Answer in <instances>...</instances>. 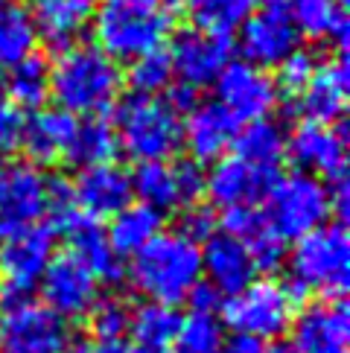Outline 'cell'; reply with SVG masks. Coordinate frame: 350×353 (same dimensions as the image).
I'll return each instance as SVG.
<instances>
[{
  "label": "cell",
  "mask_w": 350,
  "mask_h": 353,
  "mask_svg": "<svg viewBox=\"0 0 350 353\" xmlns=\"http://www.w3.org/2000/svg\"><path fill=\"white\" fill-rule=\"evenodd\" d=\"M155 234H161V213L137 201V205L123 208L117 216H111L105 236H108V245L114 248V254L123 257V254L141 251Z\"/></svg>",
  "instance_id": "31"
},
{
  "label": "cell",
  "mask_w": 350,
  "mask_h": 353,
  "mask_svg": "<svg viewBox=\"0 0 350 353\" xmlns=\"http://www.w3.org/2000/svg\"><path fill=\"white\" fill-rule=\"evenodd\" d=\"M132 179V196L141 199V205L152 208L155 213H172L181 210V196L178 184H175L172 163L167 161H152V163H137V170L129 175Z\"/></svg>",
  "instance_id": "30"
},
{
  "label": "cell",
  "mask_w": 350,
  "mask_h": 353,
  "mask_svg": "<svg viewBox=\"0 0 350 353\" xmlns=\"http://www.w3.org/2000/svg\"><path fill=\"white\" fill-rule=\"evenodd\" d=\"M79 353H141L129 339H108V342H94L82 347Z\"/></svg>",
  "instance_id": "44"
},
{
  "label": "cell",
  "mask_w": 350,
  "mask_h": 353,
  "mask_svg": "<svg viewBox=\"0 0 350 353\" xmlns=\"http://www.w3.org/2000/svg\"><path fill=\"white\" fill-rule=\"evenodd\" d=\"M172 172H175V184H178L181 205L184 208L196 205V201L205 196V170H202V163H196L193 158H181V161L172 163Z\"/></svg>",
  "instance_id": "39"
},
{
  "label": "cell",
  "mask_w": 350,
  "mask_h": 353,
  "mask_svg": "<svg viewBox=\"0 0 350 353\" xmlns=\"http://www.w3.org/2000/svg\"><path fill=\"white\" fill-rule=\"evenodd\" d=\"M167 56L172 65V77H178L181 85H190L198 91V88L219 79V73L234 56V39L231 35L198 32L190 27L175 35Z\"/></svg>",
  "instance_id": "13"
},
{
  "label": "cell",
  "mask_w": 350,
  "mask_h": 353,
  "mask_svg": "<svg viewBox=\"0 0 350 353\" xmlns=\"http://www.w3.org/2000/svg\"><path fill=\"white\" fill-rule=\"evenodd\" d=\"M347 53L339 50V56L321 65L304 91L292 97V108L304 117V123L333 125L342 120L347 103Z\"/></svg>",
  "instance_id": "18"
},
{
  "label": "cell",
  "mask_w": 350,
  "mask_h": 353,
  "mask_svg": "<svg viewBox=\"0 0 350 353\" xmlns=\"http://www.w3.org/2000/svg\"><path fill=\"white\" fill-rule=\"evenodd\" d=\"M187 304L193 307V312L216 315V310H222V295H219L207 281H198V283L193 286V292L187 295Z\"/></svg>",
  "instance_id": "41"
},
{
  "label": "cell",
  "mask_w": 350,
  "mask_h": 353,
  "mask_svg": "<svg viewBox=\"0 0 350 353\" xmlns=\"http://www.w3.org/2000/svg\"><path fill=\"white\" fill-rule=\"evenodd\" d=\"M181 0H99L94 9L96 47L114 61H134L169 35Z\"/></svg>",
  "instance_id": "1"
},
{
  "label": "cell",
  "mask_w": 350,
  "mask_h": 353,
  "mask_svg": "<svg viewBox=\"0 0 350 353\" xmlns=\"http://www.w3.org/2000/svg\"><path fill=\"white\" fill-rule=\"evenodd\" d=\"M129 281L152 304L175 307L187 301L193 286L202 281V251L175 231L155 234L132 254Z\"/></svg>",
  "instance_id": "3"
},
{
  "label": "cell",
  "mask_w": 350,
  "mask_h": 353,
  "mask_svg": "<svg viewBox=\"0 0 350 353\" xmlns=\"http://www.w3.org/2000/svg\"><path fill=\"white\" fill-rule=\"evenodd\" d=\"M278 70H280L278 91H283L286 97L292 99L295 94H301L307 88V82L312 79V73L318 70V61H316V56H312L309 50H295V53L286 59Z\"/></svg>",
  "instance_id": "37"
},
{
  "label": "cell",
  "mask_w": 350,
  "mask_h": 353,
  "mask_svg": "<svg viewBox=\"0 0 350 353\" xmlns=\"http://www.w3.org/2000/svg\"><path fill=\"white\" fill-rule=\"evenodd\" d=\"M350 315L342 298L318 301L292 321V353H347Z\"/></svg>",
  "instance_id": "17"
},
{
  "label": "cell",
  "mask_w": 350,
  "mask_h": 353,
  "mask_svg": "<svg viewBox=\"0 0 350 353\" xmlns=\"http://www.w3.org/2000/svg\"><path fill=\"white\" fill-rule=\"evenodd\" d=\"M56 231L39 222L30 228L6 234L0 245V277L12 298H27V292L41 281L44 269L53 260Z\"/></svg>",
  "instance_id": "10"
},
{
  "label": "cell",
  "mask_w": 350,
  "mask_h": 353,
  "mask_svg": "<svg viewBox=\"0 0 350 353\" xmlns=\"http://www.w3.org/2000/svg\"><path fill=\"white\" fill-rule=\"evenodd\" d=\"M236 132H240V123L219 103H198L181 125V143L196 163L219 161L234 146Z\"/></svg>",
  "instance_id": "21"
},
{
  "label": "cell",
  "mask_w": 350,
  "mask_h": 353,
  "mask_svg": "<svg viewBox=\"0 0 350 353\" xmlns=\"http://www.w3.org/2000/svg\"><path fill=\"white\" fill-rule=\"evenodd\" d=\"M198 251H202V272L219 295H236L248 283H254L257 269L236 236L214 234L210 239H205V248Z\"/></svg>",
  "instance_id": "22"
},
{
  "label": "cell",
  "mask_w": 350,
  "mask_h": 353,
  "mask_svg": "<svg viewBox=\"0 0 350 353\" xmlns=\"http://www.w3.org/2000/svg\"><path fill=\"white\" fill-rule=\"evenodd\" d=\"M214 85L219 94L216 103L228 111L236 123L266 120L280 99L278 82L271 79V73L248 65V61L231 59Z\"/></svg>",
  "instance_id": "12"
},
{
  "label": "cell",
  "mask_w": 350,
  "mask_h": 353,
  "mask_svg": "<svg viewBox=\"0 0 350 353\" xmlns=\"http://www.w3.org/2000/svg\"><path fill=\"white\" fill-rule=\"evenodd\" d=\"M39 30L23 0H0V68H12L35 53Z\"/></svg>",
  "instance_id": "27"
},
{
  "label": "cell",
  "mask_w": 350,
  "mask_h": 353,
  "mask_svg": "<svg viewBox=\"0 0 350 353\" xmlns=\"http://www.w3.org/2000/svg\"><path fill=\"white\" fill-rule=\"evenodd\" d=\"M344 143H347V125L339 120L336 125L321 123H301L286 137V152L292 163H298V172L307 175H324V179H336L344 175Z\"/></svg>",
  "instance_id": "15"
},
{
  "label": "cell",
  "mask_w": 350,
  "mask_h": 353,
  "mask_svg": "<svg viewBox=\"0 0 350 353\" xmlns=\"http://www.w3.org/2000/svg\"><path fill=\"white\" fill-rule=\"evenodd\" d=\"M175 234H181L184 239H190V243H205L216 234V216L210 208H198V205H190L178 210V228Z\"/></svg>",
  "instance_id": "38"
},
{
  "label": "cell",
  "mask_w": 350,
  "mask_h": 353,
  "mask_svg": "<svg viewBox=\"0 0 350 353\" xmlns=\"http://www.w3.org/2000/svg\"><path fill=\"white\" fill-rule=\"evenodd\" d=\"M114 152H117L114 125L103 117H85L82 123H76L65 161L85 170V167H96V163H108L114 158Z\"/></svg>",
  "instance_id": "33"
},
{
  "label": "cell",
  "mask_w": 350,
  "mask_h": 353,
  "mask_svg": "<svg viewBox=\"0 0 350 353\" xmlns=\"http://www.w3.org/2000/svg\"><path fill=\"white\" fill-rule=\"evenodd\" d=\"M88 319V330L96 342H108V339H123L129 333V321H132V307L123 301L120 295H108L103 301H96L91 307Z\"/></svg>",
  "instance_id": "36"
},
{
  "label": "cell",
  "mask_w": 350,
  "mask_h": 353,
  "mask_svg": "<svg viewBox=\"0 0 350 353\" xmlns=\"http://www.w3.org/2000/svg\"><path fill=\"white\" fill-rule=\"evenodd\" d=\"M59 231L65 234L68 245H70L68 254L76 257L82 266L96 277V283L117 286V283L123 281L126 269H123L120 257L114 254V248L108 245V236H105L103 228H99L96 219L85 216V213L79 210L76 216H70Z\"/></svg>",
  "instance_id": "20"
},
{
  "label": "cell",
  "mask_w": 350,
  "mask_h": 353,
  "mask_svg": "<svg viewBox=\"0 0 350 353\" xmlns=\"http://www.w3.org/2000/svg\"><path fill=\"white\" fill-rule=\"evenodd\" d=\"M269 350L271 347H266V342L245 333H234L228 339H222V347H219V353H269Z\"/></svg>",
  "instance_id": "43"
},
{
  "label": "cell",
  "mask_w": 350,
  "mask_h": 353,
  "mask_svg": "<svg viewBox=\"0 0 350 353\" xmlns=\"http://www.w3.org/2000/svg\"><path fill=\"white\" fill-rule=\"evenodd\" d=\"M6 97L15 108L39 111L50 97V61L39 53L27 56L6 70Z\"/></svg>",
  "instance_id": "32"
},
{
  "label": "cell",
  "mask_w": 350,
  "mask_h": 353,
  "mask_svg": "<svg viewBox=\"0 0 350 353\" xmlns=\"http://www.w3.org/2000/svg\"><path fill=\"white\" fill-rule=\"evenodd\" d=\"M222 321L219 315H207V312H190L187 319H181V330H178V350L181 353H219L222 347Z\"/></svg>",
  "instance_id": "35"
},
{
  "label": "cell",
  "mask_w": 350,
  "mask_h": 353,
  "mask_svg": "<svg viewBox=\"0 0 350 353\" xmlns=\"http://www.w3.org/2000/svg\"><path fill=\"white\" fill-rule=\"evenodd\" d=\"M304 289L278 281H254L248 283L243 292L231 295L222 304V319L234 333L254 336L260 342L266 339H278L292 327L295 310L304 301Z\"/></svg>",
  "instance_id": "6"
},
{
  "label": "cell",
  "mask_w": 350,
  "mask_h": 353,
  "mask_svg": "<svg viewBox=\"0 0 350 353\" xmlns=\"http://www.w3.org/2000/svg\"><path fill=\"white\" fill-rule=\"evenodd\" d=\"M76 117L61 108H39L23 125L21 146L27 149L30 163H56L68 155V146L76 132Z\"/></svg>",
  "instance_id": "24"
},
{
  "label": "cell",
  "mask_w": 350,
  "mask_h": 353,
  "mask_svg": "<svg viewBox=\"0 0 350 353\" xmlns=\"http://www.w3.org/2000/svg\"><path fill=\"white\" fill-rule=\"evenodd\" d=\"M94 9L96 0H32L30 15L47 47L65 53V50L76 47V39L94 18Z\"/></svg>",
  "instance_id": "23"
},
{
  "label": "cell",
  "mask_w": 350,
  "mask_h": 353,
  "mask_svg": "<svg viewBox=\"0 0 350 353\" xmlns=\"http://www.w3.org/2000/svg\"><path fill=\"white\" fill-rule=\"evenodd\" d=\"M3 298H6V286H3V277H0V304H3Z\"/></svg>",
  "instance_id": "45"
},
{
  "label": "cell",
  "mask_w": 350,
  "mask_h": 353,
  "mask_svg": "<svg viewBox=\"0 0 350 353\" xmlns=\"http://www.w3.org/2000/svg\"><path fill=\"white\" fill-rule=\"evenodd\" d=\"M23 125H27L23 111L15 108L12 103H6V99H0V155L15 152V149L21 146Z\"/></svg>",
  "instance_id": "40"
},
{
  "label": "cell",
  "mask_w": 350,
  "mask_h": 353,
  "mask_svg": "<svg viewBox=\"0 0 350 353\" xmlns=\"http://www.w3.org/2000/svg\"><path fill=\"white\" fill-rule=\"evenodd\" d=\"M269 353H292L289 347H274V350H269Z\"/></svg>",
  "instance_id": "46"
},
{
  "label": "cell",
  "mask_w": 350,
  "mask_h": 353,
  "mask_svg": "<svg viewBox=\"0 0 350 353\" xmlns=\"http://www.w3.org/2000/svg\"><path fill=\"white\" fill-rule=\"evenodd\" d=\"M234 149H236L234 158L251 163V167H257V170H278V163L286 155L283 125L269 120V117L248 123L245 129L236 132Z\"/></svg>",
  "instance_id": "28"
},
{
  "label": "cell",
  "mask_w": 350,
  "mask_h": 353,
  "mask_svg": "<svg viewBox=\"0 0 350 353\" xmlns=\"http://www.w3.org/2000/svg\"><path fill=\"white\" fill-rule=\"evenodd\" d=\"M240 30L245 61L260 70L280 68L295 50H301V32L295 30L286 0H260V6Z\"/></svg>",
  "instance_id": "9"
},
{
  "label": "cell",
  "mask_w": 350,
  "mask_h": 353,
  "mask_svg": "<svg viewBox=\"0 0 350 353\" xmlns=\"http://www.w3.org/2000/svg\"><path fill=\"white\" fill-rule=\"evenodd\" d=\"M167 353H181V350H167Z\"/></svg>",
  "instance_id": "47"
},
{
  "label": "cell",
  "mask_w": 350,
  "mask_h": 353,
  "mask_svg": "<svg viewBox=\"0 0 350 353\" xmlns=\"http://www.w3.org/2000/svg\"><path fill=\"white\" fill-rule=\"evenodd\" d=\"M70 327L32 298H12L0 310V353H65Z\"/></svg>",
  "instance_id": "8"
},
{
  "label": "cell",
  "mask_w": 350,
  "mask_h": 353,
  "mask_svg": "<svg viewBox=\"0 0 350 353\" xmlns=\"http://www.w3.org/2000/svg\"><path fill=\"white\" fill-rule=\"evenodd\" d=\"M350 239L342 222H327L312 234L301 236L295 243V251L289 257L292 283L301 286L304 292L327 295L330 301L342 298L350 283Z\"/></svg>",
  "instance_id": "5"
},
{
  "label": "cell",
  "mask_w": 350,
  "mask_h": 353,
  "mask_svg": "<svg viewBox=\"0 0 350 353\" xmlns=\"http://www.w3.org/2000/svg\"><path fill=\"white\" fill-rule=\"evenodd\" d=\"M257 6L260 0H181L193 30L210 35H234Z\"/></svg>",
  "instance_id": "29"
},
{
  "label": "cell",
  "mask_w": 350,
  "mask_h": 353,
  "mask_svg": "<svg viewBox=\"0 0 350 353\" xmlns=\"http://www.w3.org/2000/svg\"><path fill=\"white\" fill-rule=\"evenodd\" d=\"M114 134L137 163L167 161L181 149V120L158 97L129 94L114 105Z\"/></svg>",
  "instance_id": "4"
},
{
  "label": "cell",
  "mask_w": 350,
  "mask_h": 353,
  "mask_svg": "<svg viewBox=\"0 0 350 353\" xmlns=\"http://www.w3.org/2000/svg\"><path fill=\"white\" fill-rule=\"evenodd\" d=\"M164 103L175 111V114H190V111L198 105V91L190 85H169L164 91Z\"/></svg>",
  "instance_id": "42"
},
{
  "label": "cell",
  "mask_w": 350,
  "mask_h": 353,
  "mask_svg": "<svg viewBox=\"0 0 350 353\" xmlns=\"http://www.w3.org/2000/svg\"><path fill=\"white\" fill-rule=\"evenodd\" d=\"M126 79L132 85V94H141V97H155L161 91H167L172 85V65H169L167 50L158 47L152 53L134 59Z\"/></svg>",
  "instance_id": "34"
},
{
  "label": "cell",
  "mask_w": 350,
  "mask_h": 353,
  "mask_svg": "<svg viewBox=\"0 0 350 353\" xmlns=\"http://www.w3.org/2000/svg\"><path fill=\"white\" fill-rule=\"evenodd\" d=\"M73 199H76L79 210L91 219L117 216L123 208L132 205V179L114 161L85 167L73 184Z\"/></svg>",
  "instance_id": "19"
},
{
  "label": "cell",
  "mask_w": 350,
  "mask_h": 353,
  "mask_svg": "<svg viewBox=\"0 0 350 353\" xmlns=\"http://www.w3.org/2000/svg\"><path fill=\"white\" fill-rule=\"evenodd\" d=\"M47 213V175L30 161L0 163V234L39 225Z\"/></svg>",
  "instance_id": "11"
},
{
  "label": "cell",
  "mask_w": 350,
  "mask_h": 353,
  "mask_svg": "<svg viewBox=\"0 0 350 353\" xmlns=\"http://www.w3.org/2000/svg\"><path fill=\"white\" fill-rule=\"evenodd\" d=\"M278 170H257L240 158H219L214 170L205 172V193L214 208L234 210L251 208L254 201L266 199Z\"/></svg>",
  "instance_id": "16"
},
{
  "label": "cell",
  "mask_w": 350,
  "mask_h": 353,
  "mask_svg": "<svg viewBox=\"0 0 350 353\" xmlns=\"http://www.w3.org/2000/svg\"><path fill=\"white\" fill-rule=\"evenodd\" d=\"M181 330V315L175 312V307L167 304H141L132 310L129 333L132 345L141 353H167Z\"/></svg>",
  "instance_id": "26"
},
{
  "label": "cell",
  "mask_w": 350,
  "mask_h": 353,
  "mask_svg": "<svg viewBox=\"0 0 350 353\" xmlns=\"http://www.w3.org/2000/svg\"><path fill=\"white\" fill-rule=\"evenodd\" d=\"M295 30L307 39H327L344 50L347 44V0H286Z\"/></svg>",
  "instance_id": "25"
},
{
  "label": "cell",
  "mask_w": 350,
  "mask_h": 353,
  "mask_svg": "<svg viewBox=\"0 0 350 353\" xmlns=\"http://www.w3.org/2000/svg\"><path fill=\"white\" fill-rule=\"evenodd\" d=\"M123 73L96 44H76L59 53L50 68V97L68 114L96 117L117 103Z\"/></svg>",
  "instance_id": "2"
},
{
  "label": "cell",
  "mask_w": 350,
  "mask_h": 353,
  "mask_svg": "<svg viewBox=\"0 0 350 353\" xmlns=\"http://www.w3.org/2000/svg\"><path fill=\"white\" fill-rule=\"evenodd\" d=\"M330 196L321 179L307 172L278 175L266 196L262 216L283 243L301 239L330 219Z\"/></svg>",
  "instance_id": "7"
},
{
  "label": "cell",
  "mask_w": 350,
  "mask_h": 353,
  "mask_svg": "<svg viewBox=\"0 0 350 353\" xmlns=\"http://www.w3.org/2000/svg\"><path fill=\"white\" fill-rule=\"evenodd\" d=\"M41 298L44 307L53 310L59 319H85L99 301V283L73 254H59L50 260L41 274Z\"/></svg>",
  "instance_id": "14"
}]
</instances>
